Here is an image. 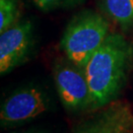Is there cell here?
I'll list each match as a JSON object with an SVG mask.
<instances>
[{
  "label": "cell",
  "instance_id": "6da1fadb",
  "mask_svg": "<svg viewBox=\"0 0 133 133\" xmlns=\"http://www.w3.org/2000/svg\"><path fill=\"white\" fill-rule=\"evenodd\" d=\"M133 66V44L120 35H109L84 67L92 95V108L112 103Z\"/></svg>",
  "mask_w": 133,
  "mask_h": 133
},
{
  "label": "cell",
  "instance_id": "7a4b0ae2",
  "mask_svg": "<svg viewBox=\"0 0 133 133\" xmlns=\"http://www.w3.org/2000/svg\"><path fill=\"white\" fill-rule=\"evenodd\" d=\"M109 24L96 12H84L68 24L61 48L70 62L84 69L96 50L108 38Z\"/></svg>",
  "mask_w": 133,
  "mask_h": 133
},
{
  "label": "cell",
  "instance_id": "3957f363",
  "mask_svg": "<svg viewBox=\"0 0 133 133\" xmlns=\"http://www.w3.org/2000/svg\"><path fill=\"white\" fill-rule=\"evenodd\" d=\"M57 93L65 109L69 110L92 108V95L83 68L71 64H59L54 70Z\"/></svg>",
  "mask_w": 133,
  "mask_h": 133
},
{
  "label": "cell",
  "instance_id": "277c9868",
  "mask_svg": "<svg viewBox=\"0 0 133 133\" xmlns=\"http://www.w3.org/2000/svg\"><path fill=\"white\" fill-rule=\"evenodd\" d=\"M46 99L37 88L22 89L8 97L1 105L0 120L2 125L25 122L45 112Z\"/></svg>",
  "mask_w": 133,
  "mask_h": 133
},
{
  "label": "cell",
  "instance_id": "5b68a950",
  "mask_svg": "<svg viewBox=\"0 0 133 133\" xmlns=\"http://www.w3.org/2000/svg\"><path fill=\"white\" fill-rule=\"evenodd\" d=\"M33 44L31 22L13 25L0 36V73L5 75L27 59Z\"/></svg>",
  "mask_w": 133,
  "mask_h": 133
},
{
  "label": "cell",
  "instance_id": "8992f818",
  "mask_svg": "<svg viewBox=\"0 0 133 133\" xmlns=\"http://www.w3.org/2000/svg\"><path fill=\"white\" fill-rule=\"evenodd\" d=\"M88 133H133V114L126 104L115 102L109 104Z\"/></svg>",
  "mask_w": 133,
  "mask_h": 133
},
{
  "label": "cell",
  "instance_id": "52a82bcc",
  "mask_svg": "<svg viewBox=\"0 0 133 133\" xmlns=\"http://www.w3.org/2000/svg\"><path fill=\"white\" fill-rule=\"evenodd\" d=\"M105 12L123 28L133 25V0H103Z\"/></svg>",
  "mask_w": 133,
  "mask_h": 133
},
{
  "label": "cell",
  "instance_id": "ba28073f",
  "mask_svg": "<svg viewBox=\"0 0 133 133\" xmlns=\"http://www.w3.org/2000/svg\"><path fill=\"white\" fill-rule=\"evenodd\" d=\"M18 17L16 0H0V34L12 27Z\"/></svg>",
  "mask_w": 133,
  "mask_h": 133
},
{
  "label": "cell",
  "instance_id": "9c48e42d",
  "mask_svg": "<svg viewBox=\"0 0 133 133\" xmlns=\"http://www.w3.org/2000/svg\"><path fill=\"white\" fill-rule=\"evenodd\" d=\"M71 0H34L35 4L38 6L41 10L48 11L54 9L63 4H67Z\"/></svg>",
  "mask_w": 133,
  "mask_h": 133
},
{
  "label": "cell",
  "instance_id": "30bf717a",
  "mask_svg": "<svg viewBox=\"0 0 133 133\" xmlns=\"http://www.w3.org/2000/svg\"><path fill=\"white\" fill-rule=\"evenodd\" d=\"M26 133H38V132H26Z\"/></svg>",
  "mask_w": 133,
  "mask_h": 133
}]
</instances>
